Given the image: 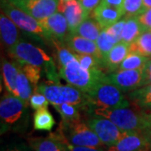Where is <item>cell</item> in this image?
Returning <instances> with one entry per match:
<instances>
[{
    "instance_id": "obj_1",
    "label": "cell",
    "mask_w": 151,
    "mask_h": 151,
    "mask_svg": "<svg viewBox=\"0 0 151 151\" xmlns=\"http://www.w3.org/2000/svg\"><path fill=\"white\" fill-rule=\"evenodd\" d=\"M28 107L19 97L6 92L0 101L1 134L8 132H25L29 123Z\"/></svg>"
},
{
    "instance_id": "obj_2",
    "label": "cell",
    "mask_w": 151,
    "mask_h": 151,
    "mask_svg": "<svg viewBox=\"0 0 151 151\" xmlns=\"http://www.w3.org/2000/svg\"><path fill=\"white\" fill-rule=\"evenodd\" d=\"M18 64L41 66L49 83L60 84V73L53 59L45 50L31 43L20 40L9 55Z\"/></svg>"
},
{
    "instance_id": "obj_3",
    "label": "cell",
    "mask_w": 151,
    "mask_h": 151,
    "mask_svg": "<svg viewBox=\"0 0 151 151\" xmlns=\"http://www.w3.org/2000/svg\"><path fill=\"white\" fill-rule=\"evenodd\" d=\"M90 115L100 116L109 119L119 129L125 132H139L144 133L150 128L147 113L138 111V109L129 108H114V109H98L94 108L89 113Z\"/></svg>"
},
{
    "instance_id": "obj_4",
    "label": "cell",
    "mask_w": 151,
    "mask_h": 151,
    "mask_svg": "<svg viewBox=\"0 0 151 151\" xmlns=\"http://www.w3.org/2000/svg\"><path fill=\"white\" fill-rule=\"evenodd\" d=\"M35 91L44 94L52 105L70 103L80 107L82 111L87 113L91 110V99L89 95L74 86H63L56 83L45 82L39 84Z\"/></svg>"
},
{
    "instance_id": "obj_5",
    "label": "cell",
    "mask_w": 151,
    "mask_h": 151,
    "mask_svg": "<svg viewBox=\"0 0 151 151\" xmlns=\"http://www.w3.org/2000/svg\"><path fill=\"white\" fill-rule=\"evenodd\" d=\"M1 11L11 19L14 24L29 36L39 41H50L52 35L40 24L39 20L12 4L9 0H1Z\"/></svg>"
},
{
    "instance_id": "obj_6",
    "label": "cell",
    "mask_w": 151,
    "mask_h": 151,
    "mask_svg": "<svg viewBox=\"0 0 151 151\" xmlns=\"http://www.w3.org/2000/svg\"><path fill=\"white\" fill-rule=\"evenodd\" d=\"M64 140L73 145L103 148L104 145L95 132L81 119L60 122L57 132Z\"/></svg>"
},
{
    "instance_id": "obj_7",
    "label": "cell",
    "mask_w": 151,
    "mask_h": 151,
    "mask_svg": "<svg viewBox=\"0 0 151 151\" xmlns=\"http://www.w3.org/2000/svg\"><path fill=\"white\" fill-rule=\"evenodd\" d=\"M59 73L60 76L70 85L86 93L99 82L104 81L106 74L103 70L91 71L82 68L76 58L65 66L59 67Z\"/></svg>"
},
{
    "instance_id": "obj_8",
    "label": "cell",
    "mask_w": 151,
    "mask_h": 151,
    "mask_svg": "<svg viewBox=\"0 0 151 151\" xmlns=\"http://www.w3.org/2000/svg\"><path fill=\"white\" fill-rule=\"evenodd\" d=\"M87 94L91 99L90 112L94 108L114 109L130 106L129 100L123 94V92L106 81L99 82Z\"/></svg>"
},
{
    "instance_id": "obj_9",
    "label": "cell",
    "mask_w": 151,
    "mask_h": 151,
    "mask_svg": "<svg viewBox=\"0 0 151 151\" xmlns=\"http://www.w3.org/2000/svg\"><path fill=\"white\" fill-rule=\"evenodd\" d=\"M86 123L98 136L104 146L108 148L115 145L125 132L120 129L111 120L100 116L91 115L89 119H86Z\"/></svg>"
},
{
    "instance_id": "obj_10",
    "label": "cell",
    "mask_w": 151,
    "mask_h": 151,
    "mask_svg": "<svg viewBox=\"0 0 151 151\" xmlns=\"http://www.w3.org/2000/svg\"><path fill=\"white\" fill-rule=\"evenodd\" d=\"M143 69L119 70L105 74L104 81L117 86L123 92H130L141 86Z\"/></svg>"
},
{
    "instance_id": "obj_11",
    "label": "cell",
    "mask_w": 151,
    "mask_h": 151,
    "mask_svg": "<svg viewBox=\"0 0 151 151\" xmlns=\"http://www.w3.org/2000/svg\"><path fill=\"white\" fill-rule=\"evenodd\" d=\"M60 0H29L16 4L37 20L52 15L58 11Z\"/></svg>"
},
{
    "instance_id": "obj_12",
    "label": "cell",
    "mask_w": 151,
    "mask_h": 151,
    "mask_svg": "<svg viewBox=\"0 0 151 151\" xmlns=\"http://www.w3.org/2000/svg\"><path fill=\"white\" fill-rule=\"evenodd\" d=\"M58 11L65 17L70 33L75 31L76 28L88 18L89 14L82 7L79 0H69L66 2L60 1Z\"/></svg>"
},
{
    "instance_id": "obj_13",
    "label": "cell",
    "mask_w": 151,
    "mask_h": 151,
    "mask_svg": "<svg viewBox=\"0 0 151 151\" xmlns=\"http://www.w3.org/2000/svg\"><path fill=\"white\" fill-rule=\"evenodd\" d=\"M40 24L48 31L55 40L64 43L70 32L68 23L62 13L55 12L52 15L39 20Z\"/></svg>"
},
{
    "instance_id": "obj_14",
    "label": "cell",
    "mask_w": 151,
    "mask_h": 151,
    "mask_svg": "<svg viewBox=\"0 0 151 151\" xmlns=\"http://www.w3.org/2000/svg\"><path fill=\"white\" fill-rule=\"evenodd\" d=\"M112 148L120 151H148L151 150V144L143 133L124 132L122 138Z\"/></svg>"
},
{
    "instance_id": "obj_15",
    "label": "cell",
    "mask_w": 151,
    "mask_h": 151,
    "mask_svg": "<svg viewBox=\"0 0 151 151\" xmlns=\"http://www.w3.org/2000/svg\"><path fill=\"white\" fill-rule=\"evenodd\" d=\"M18 28L19 27L14 24V22L7 16L3 11H1V15H0L1 40L9 55L11 54L14 46L21 40Z\"/></svg>"
},
{
    "instance_id": "obj_16",
    "label": "cell",
    "mask_w": 151,
    "mask_h": 151,
    "mask_svg": "<svg viewBox=\"0 0 151 151\" xmlns=\"http://www.w3.org/2000/svg\"><path fill=\"white\" fill-rule=\"evenodd\" d=\"M28 143L34 151H70L68 144L58 133L50 134L48 137L30 138Z\"/></svg>"
},
{
    "instance_id": "obj_17",
    "label": "cell",
    "mask_w": 151,
    "mask_h": 151,
    "mask_svg": "<svg viewBox=\"0 0 151 151\" xmlns=\"http://www.w3.org/2000/svg\"><path fill=\"white\" fill-rule=\"evenodd\" d=\"M64 44L70 50L76 54L92 55L103 60V55L99 51L97 43L93 40L76 35L70 33L65 39Z\"/></svg>"
},
{
    "instance_id": "obj_18",
    "label": "cell",
    "mask_w": 151,
    "mask_h": 151,
    "mask_svg": "<svg viewBox=\"0 0 151 151\" xmlns=\"http://www.w3.org/2000/svg\"><path fill=\"white\" fill-rule=\"evenodd\" d=\"M124 17V11L117 8L100 4L92 12V18L97 20L102 29H106Z\"/></svg>"
},
{
    "instance_id": "obj_19",
    "label": "cell",
    "mask_w": 151,
    "mask_h": 151,
    "mask_svg": "<svg viewBox=\"0 0 151 151\" xmlns=\"http://www.w3.org/2000/svg\"><path fill=\"white\" fill-rule=\"evenodd\" d=\"M129 53V45L122 41L116 44L113 49L108 52V54L103 58V70L105 69L108 71V73L115 71L117 69H119L121 63L126 58Z\"/></svg>"
},
{
    "instance_id": "obj_20",
    "label": "cell",
    "mask_w": 151,
    "mask_h": 151,
    "mask_svg": "<svg viewBox=\"0 0 151 151\" xmlns=\"http://www.w3.org/2000/svg\"><path fill=\"white\" fill-rule=\"evenodd\" d=\"M19 70L20 66L16 61L10 62L5 58H2L1 70L4 84L6 91L14 96H16V81Z\"/></svg>"
},
{
    "instance_id": "obj_21",
    "label": "cell",
    "mask_w": 151,
    "mask_h": 151,
    "mask_svg": "<svg viewBox=\"0 0 151 151\" xmlns=\"http://www.w3.org/2000/svg\"><path fill=\"white\" fill-rule=\"evenodd\" d=\"M55 120L47 108L35 110L33 115L34 129L37 131H51Z\"/></svg>"
},
{
    "instance_id": "obj_22",
    "label": "cell",
    "mask_w": 151,
    "mask_h": 151,
    "mask_svg": "<svg viewBox=\"0 0 151 151\" xmlns=\"http://www.w3.org/2000/svg\"><path fill=\"white\" fill-rule=\"evenodd\" d=\"M102 29H103L97 23V20H95L93 18L92 19L87 18L81 24H80V25L76 29L75 31L71 34L86 38L96 42Z\"/></svg>"
},
{
    "instance_id": "obj_23",
    "label": "cell",
    "mask_w": 151,
    "mask_h": 151,
    "mask_svg": "<svg viewBox=\"0 0 151 151\" xmlns=\"http://www.w3.org/2000/svg\"><path fill=\"white\" fill-rule=\"evenodd\" d=\"M127 97L136 108H151V84L140 86L134 91L129 92Z\"/></svg>"
},
{
    "instance_id": "obj_24",
    "label": "cell",
    "mask_w": 151,
    "mask_h": 151,
    "mask_svg": "<svg viewBox=\"0 0 151 151\" xmlns=\"http://www.w3.org/2000/svg\"><path fill=\"white\" fill-rule=\"evenodd\" d=\"M129 52L151 58V30H145L129 45Z\"/></svg>"
},
{
    "instance_id": "obj_25",
    "label": "cell",
    "mask_w": 151,
    "mask_h": 151,
    "mask_svg": "<svg viewBox=\"0 0 151 151\" xmlns=\"http://www.w3.org/2000/svg\"><path fill=\"white\" fill-rule=\"evenodd\" d=\"M144 31L137 17H131L126 19L123 33H122V42L130 45L134 42L136 38Z\"/></svg>"
},
{
    "instance_id": "obj_26",
    "label": "cell",
    "mask_w": 151,
    "mask_h": 151,
    "mask_svg": "<svg viewBox=\"0 0 151 151\" xmlns=\"http://www.w3.org/2000/svg\"><path fill=\"white\" fill-rule=\"evenodd\" d=\"M33 92L34 87L31 82L20 68L16 81V97H19L22 101L29 106V102Z\"/></svg>"
},
{
    "instance_id": "obj_27",
    "label": "cell",
    "mask_w": 151,
    "mask_h": 151,
    "mask_svg": "<svg viewBox=\"0 0 151 151\" xmlns=\"http://www.w3.org/2000/svg\"><path fill=\"white\" fill-rule=\"evenodd\" d=\"M55 109L57 111L61 117L62 121L73 122L81 119V108L76 105L70 103H61L53 105Z\"/></svg>"
},
{
    "instance_id": "obj_28",
    "label": "cell",
    "mask_w": 151,
    "mask_h": 151,
    "mask_svg": "<svg viewBox=\"0 0 151 151\" xmlns=\"http://www.w3.org/2000/svg\"><path fill=\"white\" fill-rule=\"evenodd\" d=\"M150 58L145 57L144 55L135 53L129 52L126 58L123 60L119 66V70H138L143 69L145 66L146 63Z\"/></svg>"
},
{
    "instance_id": "obj_29",
    "label": "cell",
    "mask_w": 151,
    "mask_h": 151,
    "mask_svg": "<svg viewBox=\"0 0 151 151\" xmlns=\"http://www.w3.org/2000/svg\"><path fill=\"white\" fill-rule=\"evenodd\" d=\"M52 44L54 45V47L56 50V57L59 67L65 66L76 58L75 53L72 52L64 43L54 39L52 40Z\"/></svg>"
},
{
    "instance_id": "obj_30",
    "label": "cell",
    "mask_w": 151,
    "mask_h": 151,
    "mask_svg": "<svg viewBox=\"0 0 151 151\" xmlns=\"http://www.w3.org/2000/svg\"><path fill=\"white\" fill-rule=\"evenodd\" d=\"M96 43L99 49V51L103 55V58H104L113 49V46L119 42H118L112 35H110L105 29H103L99 36L97 37Z\"/></svg>"
},
{
    "instance_id": "obj_31",
    "label": "cell",
    "mask_w": 151,
    "mask_h": 151,
    "mask_svg": "<svg viewBox=\"0 0 151 151\" xmlns=\"http://www.w3.org/2000/svg\"><path fill=\"white\" fill-rule=\"evenodd\" d=\"M75 55L82 68L91 71L98 70H103V60L97 58L96 56L92 55L76 54V53H75Z\"/></svg>"
},
{
    "instance_id": "obj_32",
    "label": "cell",
    "mask_w": 151,
    "mask_h": 151,
    "mask_svg": "<svg viewBox=\"0 0 151 151\" xmlns=\"http://www.w3.org/2000/svg\"><path fill=\"white\" fill-rule=\"evenodd\" d=\"M23 72L26 75L28 79L31 82L34 91L39 85L40 80L41 78V71L43 70L41 66L31 65V64H19Z\"/></svg>"
},
{
    "instance_id": "obj_33",
    "label": "cell",
    "mask_w": 151,
    "mask_h": 151,
    "mask_svg": "<svg viewBox=\"0 0 151 151\" xmlns=\"http://www.w3.org/2000/svg\"><path fill=\"white\" fill-rule=\"evenodd\" d=\"M144 10L143 0H124L123 8L124 18L137 17Z\"/></svg>"
},
{
    "instance_id": "obj_34",
    "label": "cell",
    "mask_w": 151,
    "mask_h": 151,
    "mask_svg": "<svg viewBox=\"0 0 151 151\" xmlns=\"http://www.w3.org/2000/svg\"><path fill=\"white\" fill-rule=\"evenodd\" d=\"M29 106L33 110H38L40 108H48V105L50 104L49 100L46 97L42 94L41 92L38 91H34L31 97L29 98Z\"/></svg>"
},
{
    "instance_id": "obj_35",
    "label": "cell",
    "mask_w": 151,
    "mask_h": 151,
    "mask_svg": "<svg viewBox=\"0 0 151 151\" xmlns=\"http://www.w3.org/2000/svg\"><path fill=\"white\" fill-rule=\"evenodd\" d=\"M125 23H126V18L124 17V19H120L118 22H116L115 24L110 25L109 27L106 28L105 29L118 42H121L122 41V33H123V29H124Z\"/></svg>"
},
{
    "instance_id": "obj_36",
    "label": "cell",
    "mask_w": 151,
    "mask_h": 151,
    "mask_svg": "<svg viewBox=\"0 0 151 151\" xmlns=\"http://www.w3.org/2000/svg\"><path fill=\"white\" fill-rule=\"evenodd\" d=\"M140 25L145 30H151V8L143 11L137 16Z\"/></svg>"
},
{
    "instance_id": "obj_37",
    "label": "cell",
    "mask_w": 151,
    "mask_h": 151,
    "mask_svg": "<svg viewBox=\"0 0 151 151\" xmlns=\"http://www.w3.org/2000/svg\"><path fill=\"white\" fill-rule=\"evenodd\" d=\"M151 84V59L148 60L145 66L143 68V77L141 81V86Z\"/></svg>"
},
{
    "instance_id": "obj_38",
    "label": "cell",
    "mask_w": 151,
    "mask_h": 151,
    "mask_svg": "<svg viewBox=\"0 0 151 151\" xmlns=\"http://www.w3.org/2000/svg\"><path fill=\"white\" fill-rule=\"evenodd\" d=\"M102 0H79L84 9L90 14L97 6L101 4Z\"/></svg>"
},
{
    "instance_id": "obj_39",
    "label": "cell",
    "mask_w": 151,
    "mask_h": 151,
    "mask_svg": "<svg viewBox=\"0 0 151 151\" xmlns=\"http://www.w3.org/2000/svg\"><path fill=\"white\" fill-rule=\"evenodd\" d=\"M68 144V143H67ZM70 151H105L103 148L97 147H86V146H76L68 144Z\"/></svg>"
},
{
    "instance_id": "obj_40",
    "label": "cell",
    "mask_w": 151,
    "mask_h": 151,
    "mask_svg": "<svg viewBox=\"0 0 151 151\" xmlns=\"http://www.w3.org/2000/svg\"><path fill=\"white\" fill-rule=\"evenodd\" d=\"M124 0H102L101 1V4H103L111 6L113 8H117V9H122V10L124 8Z\"/></svg>"
},
{
    "instance_id": "obj_41",
    "label": "cell",
    "mask_w": 151,
    "mask_h": 151,
    "mask_svg": "<svg viewBox=\"0 0 151 151\" xmlns=\"http://www.w3.org/2000/svg\"><path fill=\"white\" fill-rule=\"evenodd\" d=\"M4 151H34L32 148L29 145H24V144H18L10 147H9Z\"/></svg>"
},
{
    "instance_id": "obj_42",
    "label": "cell",
    "mask_w": 151,
    "mask_h": 151,
    "mask_svg": "<svg viewBox=\"0 0 151 151\" xmlns=\"http://www.w3.org/2000/svg\"><path fill=\"white\" fill-rule=\"evenodd\" d=\"M144 3V9H148L151 8V0H143ZM144 10V11H145Z\"/></svg>"
},
{
    "instance_id": "obj_43",
    "label": "cell",
    "mask_w": 151,
    "mask_h": 151,
    "mask_svg": "<svg viewBox=\"0 0 151 151\" xmlns=\"http://www.w3.org/2000/svg\"><path fill=\"white\" fill-rule=\"evenodd\" d=\"M143 134L147 137V139H149V141L150 142V144H151V128H150V129H148L147 130H145Z\"/></svg>"
},
{
    "instance_id": "obj_44",
    "label": "cell",
    "mask_w": 151,
    "mask_h": 151,
    "mask_svg": "<svg viewBox=\"0 0 151 151\" xmlns=\"http://www.w3.org/2000/svg\"><path fill=\"white\" fill-rule=\"evenodd\" d=\"M9 1H10L12 4H14V5H16L18 4H19V3L26 2V1H29V0H9Z\"/></svg>"
},
{
    "instance_id": "obj_45",
    "label": "cell",
    "mask_w": 151,
    "mask_h": 151,
    "mask_svg": "<svg viewBox=\"0 0 151 151\" xmlns=\"http://www.w3.org/2000/svg\"><path fill=\"white\" fill-rule=\"evenodd\" d=\"M105 151H120V150H116V149H114V148H112V147H109V148H108V150H106Z\"/></svg>"
},
{
    "instance_id": "obj_46",
    "label": "cell",
    "mask_w": 151,
    "mask_h": 151,
    "mask_svg": "<svg viewBox=\"0 0 151 151\" xmlns=\"http://www.w3.org/2000/svg\"><path fill=\"white\" fill-rule=\"evenodd\" d=\"M147 116H148L149 121H150V128H151V113H147Z\"/></svg>"
},
{
    "instance_id": "obj_47",
    "label": "cell",
    "mask_w": 151,
    "mask_h": 151,
    "mask_svg": "<svg viewBox=\"0 0 151 151\" xmlns=\"http://www.w3.org/2000/svg\"><path fill=\"white\" fill-rule=\"evenodd\" d=\"M60 2H66V1H69V0H60Z\"/></svg>"
},
{
    "instance_id": "obj_48",
    "label": "cell",
    "mask_w": 151,
    "mask_h": 151,
    "mask_svg": "<svg viewBox=\"0 0 151 151\" xmlns=\"http://www.w3.org/2000/svg\"><path fill=\"white\" fill-rule=\"evenodd\" d=\"M148 151H151V150H148Z\"/></svg>"
}]
</instances>
